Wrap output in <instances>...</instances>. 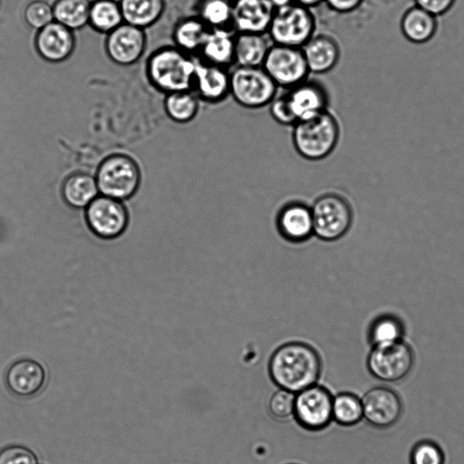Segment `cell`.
<instances>
[{
  "mask_svg": "<svg viewBox=\"0 0 464 464\" xmlns=\"http://www.w3.org/2000/svg\"><path fill=\"white\" fill-rule=\"evenodd\" d=\"M271 44L267 34L236 33L234 64L262 67Z\"/></svg>",
  "mask_w": 464,
  "mask_h": 464,
  "instance_id": "23",
  "label": "cell"
},
{
  "mask_svg": "<svg viewBox=\"0 0 464 464\" xmlns=\"http://www.w3.org/2000/svg\"><path fill=\"white\" fill-rule=\"evenodd\" d=\"M123 22L141 29L153 25L164 13L165 0H119Z\"/></svg>",
  "mask_w": 464,
  "mask_h": 464,
  "instance_id": "24",
  "label": "cell"
},
{
  "mask_svg": "<svg viewBox=\"0 0 464 464\" xmlns=\"http://www.w3.org/2000/svg\"><path fill=\"white\" fill-rule=\"evenodd\" d=\"M412 2L413 5L438 17L450 11L457 0H412Z\"/></svg>",
  "mask_w": 464,
  "mask_h": 464,
  "instance_id": "39",
  "label": "cell"
},
{
  "mask_svg": "<svg viewBox=\"0 0 464 464\" xmlns=\"http://www.w3.org/2000/svg\"><path fill=\"white\" fill-rule=\"evenodd\" d=\"M146 49L144 29L122 23L107 34L105 51L109 58L122 66L137 63Z\"/></svg>",
  "mask_w": 464,
  "mask_h": 464,
  "instance_id": "13",
  "label": "cell"
},
{
  "mask_svg": "<svg viewBox=\"0 0 464 464\" xmlns=\"http://www.w3.org/2000/svg\"><path fill=\"white\" fill-rule=\"evenodd\" d=\"M410 462L411 464H444L445 454L437 442L422 440L412 447Z\"/></svg>",
  "mask_w": 464,
  "mask_h": 464,
  "instance_id": "33",
  "label": "cell"
},
{
  "mask_svg": "<svg viewBox=\"0 0 464 464\" xmlns=\"http://www.w3.org/2000/svg\"><path fill=\"white\" fill-rule=\"evenodd\" d=\"M310 73L323 74L332 71L339 63L341 49L328 34H314L302 47Z\"/></svg>",
  "mask_w": 464,
  "mask_h": 464,
  "instance_id": "20",
  "label": "cell"
},
{
  "mask_svg": "<svg viewBox=\"0 0 464 464\" xmlns=\"http://www.w3.org/2000/svg\"><path fill=\"white\" fill-rule=\"evenodd\" d=\"M232 9L233 0H198L195 15L208 28L232 29Z\"/></svg>",
  "mask_w": 464,
  "mask_h": 464,
  "instance_id": "30",
  "label": "cell"
},
{
  "mask_svg": "<svg viewBox=\"0 0 464 464\" xmlns=\"http://www.w3.org/2000/svg\"><path fill=\"white\" fill-rule=\"evenodd\" d=\"M38 54L46 62L58 63L67 60L73 53V31L53 21L37 31L34 40Z\"/></svg>",
  "mask_w": 464,
  "mask_h": 464,
  "instance_id": "15",
  "label": "cell"
},
{
  "mask_svg": "<svg viewBox=\"0 0 464 464\" xmlns=\"http://www.w3.org/2000/svg\"><path fill=\"white\" fill-rule=\"evenodd\" d=\"M295 393L278 389L269 399L268 409L272 416L284 420L293 415Z\"/></svg>",
  "mask_w": 464,
  "mask_h": 464,
  "instance_id": "36",
  "label": "cell"
},
{
  "mask_svg": "<svg viewBox=\"0 0 464 464\" xmlns=\"http://www.w3.org/2000/svg\"><path fill=\"white\" fill-rule=\"evenodd\" d=\"M24 17L28 26L38 31L54 21L53 5L44 0H34L25 6Z\"/></svg>",
  "mask_w": 464,
  "mask_h": 464,
  "instance_id": "34",
  "label": "cell"
},
{
  "mask_svg": "<svg viewBox=\"0 0 464 464\" xmlns=\"http://www.w3.org/2000/svg\"><path fill=\"white\" fill-rule=\"evenodd\" d=\"M99 193L95 177L86 172H75L68 176L62 186L64 201L71 207H87Z\"/></svg>",
  "mask_w": 464,
  "mask_h": 464,
  "instance_id": "25",
  "label": "cell"
},
{
  "mask_svg": "<svg viewBox=\"0 0 464 464\" xmlns=\"http://www.w3.org/2000/svg\"><path fill=\"white\" fill-rule=\"evenodd\" d=\"M208 30L197 15L182 18L173 29L175 46L197 58Z\"/></svg>",
  "mask_w": 464,
  "mask_h": 464,
  "instance_id": "26",
  "label": "cell"
},
{
  "mask_svg": "<svg viewBox=\"0 0 464 464\" xmlns=\"http://www.w3.org/2000/svg\"><path fill=\"white\" fill-rule=\"evenodd\" d=\"M92 1L55 0L53 5L54 21L74 31L88 24Z\"/></svg>",
  "mask_w": 464,
  "mask_h": 464,
  "instance_id": "29",
  "label": "cell"
},
{
  "mask_svg": "<svg viewBox=\"0 0 464 464\" xmlns=\"http://www.w3.org/2000/svg\"><path fill=\"white\" fill-rule=\"evenodd\" d=\"M235 37L232 29L209 28L197 58L227 68L234 64Z\"/></svg>",
  "mask_w": 464,
  "mask_h": 464,
  "instance_id": "21",
  "label": "cell"
},
{
  "mask_svg": "<svg viewBox=\"0 0 464 464\" xmlns=\"http://www.w3.org/2000/svg\"><path fill=\"white\" fill-rule=\"evenodd\" d=\"M333 420L342 426H353L362 419L361 399L354 393L343 392L333 397Z\"/></svg>",
  "mask_w": 464,
  "mask_h": 464,
  "instance_id": "31",
  "label": "cell"
},
{
  "mask_svg": "<svg viewBox=\"0 0 464 464\" xmlns=\"http://www.w3.org/2000/svg\"><path fill=\"white\" fill-rule=\"evenodd\" d=\"M262 68L276 86L284 90L300 84L311 74L302 48L273 43Z\"/></svg>",
  "mask_w": 464,
  "mask_h": 464,
  "instance_id": "8",
  "label": "cell"
},
{
  "mask_svg": "<svg viewBox=\"0 0 464 464\" xmlns=\"http://www.w3.org/2000/svg\"><path fill=\"white\" fill-rule=\"evenodd\" d=\"M276 225L279 233L286 240L299 243L314 234L311 208L301 202L285 205L278 213Z\"/></svg>",
  "mask_w": 464,
  "mask_h": 464,
  "instance_id": "18",
  "label": "cell"
},
{
  "mask_svg": "<svg viewBox=\"0 0 464 464\" xmlns=\"http://www.w3.org/2000/svg\"><path fill=\"white\" fill-rule=\"evenodd\" d=\"M192 91L200 102L216 104L229 96V71L197 58Z\"/></svg>",
  "mask_w": 464,
  "mask_h": 464,
  "instance_id": "14",
  "label": "cell"
},
{
  "mask_svg": "<svg viewBox=\"0 0 464 464\" xmlns=\"http://www.w3.org/2000/svg\"><path fill=\"white\" fill-rule=\"evenodd\" d=\"M293 2L313 10L323 5L324 0H293Z\"/></svg>",
  "mask_w": 464,
  "mask_h": 464,
  "instance_id": "40",
  "label": "cell"
},
{
  "mask_svg": "<svg viewBox=\"0 0 464 464\" xmlns=\"http://www.w3.org/2000/svg\"><path fill=\"white\" fill-rule=\"evenodd\" d=\"M197 58L176 46H165L151 53L146 64L150 83L165 94L192 90Z\"/></svg>",
  "mask_w": 464,
  "mask_h": 464,
  "instance_id": "2",
  "label": "cell"
},
{
  "mask_svg": "<svg viewBox=\"0 0 464 464\" xmlns=\"http://www.w3.org/2000/svg\"><path fill=\"white\" fill-rule=\"evenodd\" d=\"M123 17L116 0H93L91 3L88 24L98 33L108 34L121 25Z\"/></svg>",
  "mask_w": 464,
  "mask_h": 464,
  "instance_id": "28",
  "label": "cell"
},
{
  "mask_svg": "<svg viewBox=\"0 0 464 464\" xmlns=\"http://www.w3.org/2000/svg\"><path fill=\"white\" fill-rule=\"evenodd\" d=\"M292 111L297 121L311 118L328 110L329 96L319 82L307 79L286 90Z\"/></svg>",
  "mask_w": 464,
  "mask_h": 464,
  "instance_id": "17",
  "label": "cell"
},
{
  "mask_svg": "<svg viewBox=\"0 0 464 464\" xmlns=\"http://www.w3.org/2000/svg\"><path fill=\"white\" fill-rule=\"evenodd\" d=\"M314 234L325 241H334L347 233L353 221L349 203L341 196L327 194L311 208Z\"/></svg>",
  "mask_w": 464,
  "mask_h": 464,
  "instance_id": "9",
  "label": "cell"
},
{
  "mask_svg": "<svg viewBox=\"0 0 464 464\" xmlns=\"http://www.w3.org/2000/svg\"><path fill=\"white\" fill-rule=\"evenodd\" d=\"M95 179L102 195L123 200L137 191L140 183V171L130 156L115 153L99 163Z\"/></svg>",
  "mask_w": 464,
  "mask_h": 464,
  "instance_id": "5",
  "label": "cell"
},
{
  "mask_svg": "<svg viewBox=\"0 0 464 464\" xmlns=\"http://www.w3.org/2000/svg\"><path fill=\"white\" fill-rule=\"evenodd\" d=\"M200 100L192 90L166 94L163 108L168 117L177 123H188L195 119Z\"/></svg>",
  "mask_w": 464,
  "mask_h": 464,
  "instance_id": "27",
  "label": "cell"
},
{
  "mask_svg": "<svg viewBox=\"0 0 464 464\" xmlns=\"http://www.w3.org/2000/svg\"><path fill=\"white\" fill-rule=\"evenodd\" d=\"M45 377L44 369L39 362L31 359H21L8 368L5 383L16 396L30 397L41 391Z\"/></svg>",
  "mask_w": 464,
  "mask_h": 464,
  "instance_id": "19",
  "label": "cell"
},
{
  "mask_svg": "<svg viewBox=\"0 0 464 464\" xmlns=\"http://www.w3.org/2000/svg\"><path fill=\"white\" fill-rule=\"evenodd\" d=\"M273 6L276 9L287 5L293 2V0H269Z\"/></svg>",
  "mask_w": 464,
  "mask_h": 464,
  "instance_id": "41",
  "label": "cell"
},
{
  "mask_svg": "<svg viewBox=\"0 0 464 464\" xmlns=\"http://www.w3.org/2000/svg\"><path fill=\"white\" fill-rule=\"evenodd\" d=\"M401 30L411 43L421 44L430 41L438 30V17L413 5L408 7L401 18Z\"/></svg>",
  "mask_w": 464,
  "mask_h": 464,
  "instance_id": "22",
  "label": "cell"
},
{
  "mask_svg": "<svg viewBox=\"0 0 464 464\" xmlns=\"http://www.w3.org/2000/svg\"><path fill=\"white\" fill-rule=\"evenodd\" d=\"M315 30L313 10L292 2L275 10L267 35L273 44L302 48Z\"/></svg>",
  "mask_w": 464,
  "mask_h": 464,
  "instance_id": "4",
  "label": "cell"
},
{
  "mask_svg": "<svg viewBox=\"0 0 464 464\" xmlns=\"http://www.w3.org/2000/svg\"><path fill=\"white\" fill-rule=\"evenodd\" d=\"M0 464H38V461L30 449L14 445L0 450Z\"/></svg>",
  "mask_w": 464,
  "mask_h": 464,
  "instance_id": "37",
  "label": "cell"
},
{
  "mask_svg": "<svg viewBox=\"0 0 464 464\" xmlns=\"http://www.w3.org/2000/svg\"><path fill=\"white\" fill-rule=\"evenodd\" d=\"M276 8L269 0H233L235 33L267 34Z\"/></svg>",
  "mask_w": 464,
  "mask_h": 464,
  "instance_id": "16",
  "label": "cell"
},
{
  "mask_svg": "<svg viewBox=\"0 0 464 464\" xmlns=\"http://www.w3.org/2000/svg\"><path fill=\"white\" fill-rule=\"evenodd\" d=\"M277 92L278 87L262 67L236 65L229 71V95L243 108L269 105Z\"/></svg>",
  "mask_w": 464,
  "mask_h": 464,
  "instance_id": "6",
  "label": "cell"
},
{
  "mask_svg": "<svg viewBox=\"0 0 464 464\" xmlns=\"http://www.w3.org/2000/svg\"><path fill=\"white\" fill-rule=\"evenodd\" d=\"M333 397L325 387L316 383L296 392L293 411L296 422L310 431L325 429L333 420Z\"/></svg>",
  "mask_w": 464,
  "mask_h": 464,
  "instance_id": "10",
  "label": "cell"
},
{
  "mask_svg": "<svg viewBox=\"0 0 464 464\" xmlns=\"http://www.w3.org/2000/svg\"><path fill=\"white\" fill-rule=\"evenodd\" d=\"M321 358L310 345L292 342L278 347L272 354L268 372L279 388L296 393L313 384L320 377Z\"/></svg>",
  "mask_w": 464,
  "mask_h": 464,
  "instance_id": "1",
  "label": "cell"
},
{
  "mask_svg": "<svg viewBox=\"0 0 464 464\" xmlns=\"http://www.w3.org/2000/svg\"><path fill=\"white\" fill-rule=\"evenodd\" d=\"M268 106L271 117L277 123L292 127L297 121L292 111L286 90L277 92Z\"/></svg>",
  "mask_w": 464,
  "mask_h": 464,
  "instance_id": "35",
  "label": "cell"
},
{
  "mask_svg": "<svg viewBox=\"0 0 464 464\" xmlns=\"http://www.w3.org/2000/svg\"><path fill=\"white\" fill-rule=\"evenodd\" d=\"M367 1L368 0H324L323 4L334 13L347 14L358 11Z\"/></svg>",
  "mask_w": 464,
  "mask_h": 464,
  "instance_id": "38",
  "label": "cell"
},
{
  "mask_svg": "<svg viewBox=\"0 0 464 464\" xmlns=\"http://www.w3.org/2000/svg\"><path fill=\"white\" fill-rule=\"evenodd\" d=\"M85 218L92 232L101 238L121 236L128 226V212L121 200L97 196L86 208Z\"/></svg>",
  "mask_w": 464,
  "mask_h": 464,
  "instance_id": "11",
  "label": "cell"
},
{
  "mask_svg": "<svg viewBox=\"0 0 464 464\" xmlns=\"http://www.w3.org/2000/svg\"><path fill=\"white\" fill-rule=\"evenodd\" d=\"M362 417L372 427L386 430L401 418L403 404L401 396L392 388L377 386L368 390L362 398Z\"/></svg>",
  "mask_w": 464,
  "mask_h": 464,
  "instance_id": "12",
  "label": "cell"
},
{
  "mask_svg": "<svg viewBox=\"0 0 464 464\" xmlns=\"http://www.w3.org/2000/svg\"><path fill=\"white\" fill-rule=\"evenodd\" d=\"M403 327L392 316H382L374 321L370 330V338L374 345H382L402 340Z\"/></svg>",
  "mask_w": 464,
  "mask_h": 464,
  "instance_id": "32",
  "label": "cell"
},
{
  "mask_svg": "<svg viewBox=\"0 0 464 464\" xmlns=\"http://www.w3.org/2000/svg\"><path fill=\"white\" fill-rule=\"evenodd\" d=\"M341 129L336 117L326 110L311 118L297 121L292 126V142L300 157L321 160L336 148Z\"/></svg>",
  "mask_w": 464,
  "mask_h": 464,
  "instance_id": "3",
  "label": "cell"
},
{
  "mask_svg": "<svg viewBox=\"0 0 464 464\" xmlns=\"http://www.w3.org/2000/svg\"><path fill=\"white\" fill-rule=\"evenodd\" d=\"M415 357L411 347L402 340L372 346L367 357V369L377 380L395 383L412 371Z\"/></svg>",
  "mask_w": 464,
  "mask_h": 464,
  "instance_id": "7",
  "label": "cell"
}]
</instances>
